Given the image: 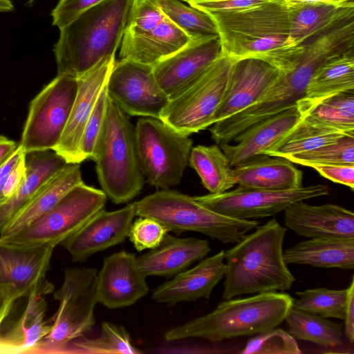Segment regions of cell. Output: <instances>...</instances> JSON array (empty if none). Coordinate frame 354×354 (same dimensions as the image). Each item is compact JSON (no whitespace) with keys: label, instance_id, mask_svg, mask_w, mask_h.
<instances>
[{"label":"cell","instance_id":"6da1fadb","mask_svg":"<svg viewBox=\"0 0 354 354\" xmlns=\"http://www.w3.org/2000/svg\"><path fill=\"white\" fill-rule=\"evenodd\" d=\"M208 14L216 24L223 55L234 62L259 59L284 73L294 66L301 53V44L290 43L288 0Z\"/></svg>","mask_w":354,"mask_h":354},{"label":"cell","instance_id":"7a4b0ae2","mask_svg":"<svg viewBox=\"0 0 354 354\" xmlns=\"http://www.w3.org/2000/svg\"><path fill=\"white\" fill-rule=\"evenodd\" d=\"M255 229L225 252L224 299L285 291L295 281L283 257L287 229L275 218Z\"/></svg>","mask_w":354,"mask_h":354},{"label":"cell","instance_id":"3957f363","mask_svg":"<svg viewBox=\"0 0 354 354\" xmlns=\"http://www.w3.org/2000/svg\"><path fill=\"white\" fill-rule=\"evenodd\" d=\"M131 0H104L60 30L54 53L57 75L78 78L119 47Z\"/></svg>","mask_w":354,"mask_h":354},{"label":"cell","instance_id":"277c9868","mask_svg":"<svg viewBox=\"0 0 354 354\" xmlns=\"http://www.w3.org/2000/svg\"><path fill=\"white\" fill-rule=\"evenodd\" d=\"M294 300L290 295L277 291L225 299L211 313L171 328L165 339L171 342L199 337L220 342L257 335L279 326Z\"/></svg>","mask_w":354,"mask_h":354},{"label":"cell","instance_id":"5b68a950","mask_svg":"<svg viewBox=\"0 0 354 354\" xmlns=\"http://www.w3.org/2000/svg\"><path fill=\"white\" fill-rule=\"evenodd\" d=\"M93 160L102 190L113 203H127L142 189L135 127L109 98Z\"/></svg>","mask_w":354,"mask_h":354},{"label":"cell","instance_id":"8992f818","mask_svg":"<svg viewBox=\"0 0 354 354\" xmlns=\"http://www.w3.org/2000/svg\"><path fill=\"white\" fill-rule=\"evenodd\" d=\"M133 203L136 216L152 218L168 232H196L223 243L239 242L248 232L259 225L255 220L218 214L194 197L169 189L157 191Z\"/></svg>","mask_w":354,"mask_h":354},{"label":"cell","instance_id":"52a82bcc","mask_svg":"<svg viewBox=\"0 0 354 354\" xmlns=\"http://www.w3.org/2000/svg\"><path fill=\"white\" fill-rule=\"evenodd\" d=\"M97 270L91 268H68L62 286L55 292L58 309L50 329L32 353H64L69 343L88 333L95 324L97 301Z\"/></svg>","mask_w":354,"mask_h":354},{"label":"cell","instance_id":"ba28073f","mask_svg":"<svg viewBox=\"0 0 354 354\" xmlns=\"http://www.w3.org/2000/svg\"><path fill=\"white\" fill-rule=\"evenodd\" d=\"M137 155L147 182L162 189L178 185L193 146L189 135L160 118L143 117L135 127Z\"/></svg>","mask_w":354,"mask_h":354},{"label":"cell","instance_id":"9c48e42d","mask_svg":"<svg viewBox=\"0 0 354 354\" xmlns=\"http://www.w3.org/2000/svg\"><path fill=\"white\" fill-rule=\"evenodd\" d=\"M234 61L225 55L169 99L160 119L190 135L212 125L229 86Z\"/></svg>","mask_w":354,"mask_h":354},{"label":"cell","instance_id":"30bf717a","mask_svg":"<svg viewBox=\"0 0 354 354\" xmlns=\"http://www.w3.org/2000/svg\"><path fill=\"white\" fill-rule=\"evenodd\" d=\"M106 200L102 189L82 182L69 190L39 218L16 234L0 236V241L19 246L55 247L104 209Z\"/></svg>","mask_w":354,"mask_h":354},{"label":"cell","instance_id":"8fae6325","mask_svg":"<svg viewBox=\"0 0 354 354\" xmlns=\"http://www.w3.org/2000/svg\"><path fill=\"white\" fill-rule=\"evenodd\" d=\"M77 78L57 75L31 100L20 145L25 153L53 149L68 121Z\"/></svg>","mask_w":354,"mask_h":354},{"label":"cell","instance_id":"7c38bea8","mask_svg":"<svg viewBox=\"0 0 354 354\" xmlns=\"http://www.w3.org/2000/svg\"><path fill=\"white\" fill-rule=\"evenodd\" d=\"M329 192V187L322 184L284 190L238 186L231 191L194 196V198L218 214L238 219L252 220L274 216L295 202L326 196Z\"/></svg>","mask_w":354,"mask_h":354},{"label":"cell","instance_id":"4fadbf2b","mask_svg":"<svg viewBox=\"0 0 354 354\" xmlns=\"http://www.w3.org/2000/svg\"><path fill=\"white\" fill-rule=\"evenodd\" d=\"M106 89L110 100L132 116L160 118L169 100L156 79L153 66L131 59L115 62Z\"/></svg>","mask_w":354,"mask_h":354},{"label":"cell","instance_id":"5bb4252c","mask_svg":"<svg viewBox=\"0 0 354 354\" xmlns=\"http://www.w3.org/2000/svg\"><path fill=\"white\" fill-rule=\"evenodd\" d=\"M115 62V55L106 56L77 78V93L68 121L59 142L53 149L68 163L80 164L84 160L80 149L82 134Z\"/></svg>","mask_w":354,"mask_h":354},{"label":"cell","instance_id":"9a60e30c","mask_svg":"<svg viewBox=\"0 0 354 354\" xmlns=\"http://www.w3.org/2000/svg\"><path fill=\"white\" fill-rule=\"evenodd\" d=\"M135 254L120 251L104 259L97 274V301L109 309L136 304L149 292Z\"/></svg>","mask_w":354,"mask_h":354},{"label":"cell","instance_id":"2e32d148","mask_svg":"<svg viewBox=\"0 0 354 354\" xmlns=\"http://www.w3.org/2000/svg\"><path fill=\"white\" fill-rule=\"evenodd\" d=\"M136 216L133 203L115 211L102 209L60 245L73 262H84L95 253L124 242Z\"/></svg>","mask_w":354,"mask_h":354},{"label":"cell","instance_id":"e0dca14e","mask_svg":"<svg viewBox=\"0 0 354 354\" xmlns=\"http://www.w3.org/2000/svg\"><path fill=\"white\" fill-rule=\"evenodd\" d=\"M223 55L219 35L190 40L181 49L153 66V71L160 88L171 99Z\"/></svg>","mask_w":354,"mask_h":354},{"label":"cell","instance_id":"ac0fdd59","mask_svg":"<svg viewBox=\"0 0 354 354\" xmlns=\"http://www.w3.org/2000/svg\"><path fill=\"white\" fill-rule=\"evenodd\" d=\"M280 73L277 68L259 59L246 58L234 62L228 88L215 113L213 123L225 120L257 102Z\"/></svg>","mask_w":354,"mask_h":354},{"label":"cell","instance_id":"d6986e66","mask_svg":"<svg viewBox=\"0 0 354 354\" xmlns=\"http://www.w3.org/2000/svg\"><path fill=\"white\" fill-rule=\"evenodd\" d=\"M55 246H19L0 241V283L46 295L53 285L46 278Z\"/></svg>","mask_w":354,"mask_h":354},{"label":"cell","instance_id":"ffe728a7","mask_svg":"<svg viewBox=\"0 0 354 354\" xmlns=\"http://www.w3.org/2000/svg\"><path fill=\"white\" fill-rule=\"evenodd\" d=\"M285 225L307 238L354 237V214L335 204L310 205L295 202L284 209Z\"/></svg>","mask_w":354,"mask_h":354},{"label":"cell","instance_id":"44dd1931","mask_svg":"<svg viewBox=\"0 0 354 354\" xmlns=\"http://www.w3.org/2000/svg\"><path fill=\"white\" fill-rule=\"evenodd\" d=\"M225 251L203 259L189 270L160 285L151 299L172 306L181 301H192L200 298L209 299L214 288L224 277Z\"/></svg>","mask_w":354,"mask_h":354},{"label":"cell","instance_id":"7402d4cb","mask_svg":"<svg viewBox=\"0 0 354 354\" xmlns=\"http://www.w3.org/2000/svg\"><path fill=\"white\" fill-rule=\"evenodd\" d=\"M210 250L207 240L167 233L157 247L136 257V261L146 277L171 278L203 259Z\"/></svg>","mask_w":354,"mask_h":354},{"label":"cell","instance_id":"603a6c76","mask_svg":"<svg viewBox=\"0 0 354 354\" xmlns=\"http://www.w3.org/2000/svg\"><path fill=\"white\" fill-rule=\"evenodd\" d=\"M301 118L297 106L268 117L246 129L233 140L219 145L231 167L263 155L266 149L287 133Z\"/></svg>","mask_w":354,"mask_h":354},{"label":"cell","instance_id":"cb8c5ba5","mask_svg":"<svg viewBox=\"0 0 354 354\" xmlns=\"http://www.w3.org/2000/svg\"><path fill=\"white\" fill-rule=\"evenodd\" d=\"M236 185L250 189L284 190L303 186V172L288 159L260 155L233 167Z\"/></svg>","mask_w":354,"mask_h":354},{"label":"cell","instance_id":"d4e9b609","mask_svg":"<svg viewBox=\"0 0 354 354\" xmlns=\"http://www.w3.org/2000/svg\"><path fill=\"white\" fill-rule=\"evenodd\" d=\"M190 41L189 37L166 17L152 30L140 35H123L120 59L154 66L175 53Z\"/></svg>","mask_w":354,"mask_h":354},{"label":"cell","instance_id":"484cf974","mask_svg":"<svg viewBox=\"0 0 354 354\" xmlns=\"http://www.w3.org/2000/svg\"><path fill=\"white\" fill-rule=\"evenodd\" d=\"M82 182L80 164L68 163L8 221L1 230L0 236L12 235L28 227L52 209L69 190Z\"/></svg>","mask_w":354,"mask_h":354},{"label":"cell","instance_id":"4316f807","mask_svg":"<svg viewBox=\"0 0 354 354\" xmlns=\"http://www.w3.org/2000/svg\"><path fill=\"white\" fill-rule=\"evenodd\" d=\"M290 32V43L297 46L313 35L336 22L354 15V1H303L288 0Z\"/></svg>","mask_w":354,"mask_h":354},{"label":"cell","instance_id":"83f0119b","mask_svg":"<svg viewBox=\"0 0 354 354\" xmlns=\"http://www.w3.org/2000/svg\"><path fill=\"white\" fill-rule=\"evenodd\" d=\"M286 263L317 268H354V237H322L302 241L283 251Z\"/></svg>","mask_w":354,"mask_h":354},{"label":"cell","instance_id":"f1b7e54d","mask_svg":"<svg viewBox=\"0 0 354 354\" xmlns=\"http://www.w3.org/2000/svg\"><path fill=\"white\" fill-rule=\"evenodd\" d=\"M24 160L26 176L24 183L8 201L0 205V232L49 179L68 164L53 149L25 153Z\"/></svg>","mask_w":354,"mask_h":354},{"label":"cell","instance_id":"f546056e","mask_svg":"<svg viewBox=\"0 0 354 354\" xmlns=\"http://www.w3.org/2000/svg\"><path fill=\"white\" fill-rule=\"evenodd\" d=\"M353 89L354 50L333 57L318 67L297 107L302 117L324 99Z\"/></svg>","mask_w":354,"mask_h":354},{"label":"cell","instance_id":"4dcf8cb0","mask_svg":"<svg viewBox=\"0 0 354 354\" xmlns=\"http://www.w3.org/2000/svg\"><path fill=\"white\" fill-rule=\"evenodd\" d=\"M44 295L32 292L26 307L8 330L0 333V353H32L50 329L45 321L46 301Z\"/></svg>","mask_w":354,"mask_h":354},{"label":"cell","instance_id":"1f68e13d","mask_svg":"<svg viewBox=\"0 0 354 354\" xmlns=\"http://www.w3.org/2000/svg\"><path fill=\"white\" fill-rule=\"evenodd\" d=\"M189 164L209 194H221L236 185L233 168L218 145L192 147Z\"/></svg>","mask_w":354,"mask_h":354},{"label":"cell","instance_id":"d6a6232c","mask_svg":"<svg viewBox=\"0 0 354 354\" xmlns=\"http://www.w3.org/2000/svg\"><path fill=\"white\" fill-rule=\"evenodd\" d=\"M301 118L319 128L354 136V89L324 99Z\"/></svg>","mask_w":354,"mask_h":354},{"label":"cell","instance_id":"836d02e7","mask_svg":"<svg viewBox=\"0 0 354 354\" xmlns=\"http://www.w3.org/2000/svg\"><path fill=\"white\" fill-rule=\"evenodd\" d=\"M288 333L295 338L314 342L324 346L342 344V325L326 317L291 307L285 319Z\"/></svg>","mask_w":354,"mask_h":354},{"label":"cell","instance_id":"e575fe53","mask_svg":"<svg viewBox=\"0 0 354 354\" xmlns=\"http://www.w3.org/2000/svg\"><path fill=\"white\" fill-rule=\"evenodd\" d=\"M348 136L315 127L302 118L283 137L265 150L263 155L288 158L310 151Z\"/></svg>","mask_w":354,"mask_h":354},{"label":"cell","instance_id":"d590c367","mask_svg":"<svg viewBox=\"0 0 354 354\" xmlns=\"http://www.w3.org/2000/svg\"><path fill=\"white\" fill-rule=\"evenodd\" d=\"M86 354H138L142 351L133 346L130 335L125 328L111 322L102 324L100 335L93 339L83 337L69 343L64 353Z\"/></svg>","mask_w":354,"mask_h":354},{"label":"cell","instance_id":"8d00e7d4","mask_svg":"<svg viewBox=\"0 0 354 354\" xmlns=\"http://www.w3.org/2000/svg\"><path fill=\"white\" fill-rule=\"evenodd\" d=\"M164 15L183 31L190 40L218 35L211 16L202 10L187 6L180 0H156Z\"/></svg>","mask_w":354,"mask_h":354},{"label":"cell","instance_id":"74e56055","mask_svg":"<svg viewBox=\"0 0 354 354\" xmlns=\"http://www.w3.org/2000/svg\"><path fill=\"white\" fill-rule=\"evenodd\" d=\"M348 291V287L340 290L319 288L297 292L299 299L294 300L292 307L326 318L344 320Z\"/></svg>","mask_w":354,"mask_h":354},{"label":"cell","instance_id":"f35d334b","mask_svg":"<svg viewBox=\"0 0 354 354\" xmlns=\"http://www.w3.org/2000/svg\"><path fill=\"white\" fill-rule=\"evenodd\" d=\"M292 163L313 167L315 165H354V136L338 140L310 151L286 158Z\"/></svg>","mask_w":354,"mask_h":354},{"label":"cell","instance_id":"ab89813d","mask_svg":"<svg viewBox=\"0 0 354 354\" xmlns=\"http://www.w3.org/2000/svg\"><path fill=\"white\" fill-rule=\"evenodd\" d=\"M241 354H300L295 339L281 328H271L249 339Z\"/></svg>","mask_w":354,"mask_h":354},{"label":"cell","instance_id":"60d3db41","mask_svg":"<svg viewBox=\"0 0 354 354\" xmlns=\"http://www.w3.org/2000/svg\"><path fill=\"white\" fill-rule=\"evenodd\" d=\"M165 18L156 0H131L123 35L147 33L154 29Z\"/></svg>","mask_w":354,"mask_h":354},{"label":"cell","instance_id":"b9f144b4","mask_svg":"<svg viewBox=\"0 0 354 354\" xmlns=\"http://www.w3.org/2000/svg\"><path fill=\"white\" fill-rule=\"evenodd\" d=\"M168 232L167 228L156 220L138 216L132 222L128 237L135 248L141 252L157 247Z\"/></svg>","mask_w":354,"mask_h":354},{"label":"cell","instance_id":"7bdbcfd3","mask_svg":"<svg viewBox=\"0 0 354 354\" xmlns=\"http://www.w3.org/2000/svg\"><path fill=\"white\" fill-rule=\"evenodd\" d=\"M109 97L106 86L100 93L84 128L80 145L84 160L92 159L104 120Z\"/></svg>","mask_w":354,"mask_h":354},{"label":"cell","instance_id":"ee69618b","mask_svg":"<svg viewBox=\"0 0 354 354\" xmlns=\"http://www.w3.org/2000/svg\"><path fill=\"white\" fill-rule=\"evenodd\" d=\"M104 1L59 0L51 12L53 25L61 29L86 10Z\"/></svg>","mask_w":354,"mask_h":354},{"label":"cell","instance_id":"f6af8a7d","mask_svg":"<svg viewBox=\"0 0 354 354\" xmlns=\"http://www.w3.org/2000/svg\"><path fill=\"white\" fill-rule=\"evenodd\" d=\"M270 0H213L189 3L190 6L205 12L234 11L263 4Z\"/></svg>","mask_w":354,"mask_h":354},{"label":"cell","instance_id":"bcb514c9","mask_svg":"<svg viewBox=\"0 0 354 354\" xmlns=\"http://www.w3.org/2000/svg\"><path fill=\"white\" fill-rule=\"evenodd\" d=\"M312 168L322 176L334 183L346 185L353 190L354 165H315Z\"/></svg>","mask_w":354,"mask_h":354},{"label":"cell","instance_id":"7dc6e473","mask_svg":"<svg viewBox=\"0 0 354 354\" xmlns=\"http://www.w3.org/2000/svg\"><path fill=\"white\" fill-rule=\"evenodd\" d=\"M26 290L15 284L0 283V327L9 315L15 301L24 297H28Z\"/></svg>","mask_w":354,"mask_h":354},{"label":"cell","instance_id":"c3c4849f","mask_svg":"<svg viewBox=\"0 0 354 354\" xmlns=\"http://www.w3.org/2000/svg\"><path fill=\"white\" fill-rule=\"evenodd\" d=\"M24 157L25 156L12 170L7 178L2 194L1 205L16 193L26 178V170Z\"/></svg>","mask_w":354,"mask_h":354},{"label":"cell","instance_id":"681fc988","mask_svg":"<svg viewBox=\"0 0 354 354\" xmlns=\"http://www.w3.org/2000/svg\"><path fill=\"white\" fill-rule=\"evenodd\" d=\"M348 296L345 311V335L351 344L354 342V279L353 277L348 286Z\"/></svg>","mask_w":354,"mask_h":354},{"label":"cell","instance_id":"f907efd6","mask_svg":"<svg viewBox=\"0 0 354 354\" xmlns=\"http://www.w3.org/2000/svg\"><path fill=\"white\" fill-rule=\"evenodd\" d=\"M25 152L19 144L17 150L10 158L0 167V205H1L2 194L6 185L7 178L18 162L24 158Z\"/></svg>","mask_w":354,"mask_h":354},{"label":"cell","instance_id":"816d5d0a","mask_svg":"<svg viewBox=\"0 0 354 354\" xmlns=\"http://www.w3.org/2000/svg\"><path fill=\"white\" fill-rule=\"evenodd\" d=\"M19 144L6 136H0V167L17 150Z\"/></svg>","mask_w":354,"mask_h":354},{"label":"cell","instance_id":"f5cc1de1","mask_svg":"<svg viewBox=\"0 0 354 354\" xmlns=\"http://www.w3.org/2000/svg\"><path fill=\"white\" fill-rule=\"evenodd\" d=\"M14 6L11 0H0V12H10Z\"/></svg>","mask_w":354,"mask_h":354},{"label":"cell","instance_id":"db71d44e","mask_svg":"<svg viewBox=\"0 0 354 354\" xmlns=\"http://www.w3.org/2000/svg\"><path fill=\"white\" fill-rule=\"evenodd\" d=\"M182 1H186L188 3H190L203 2V1H213V0H182Z\"/></svg>","mask_w":354,"mask_h":354},{"label":"cell","instance_id":"11a10c76","mask_svg":"<svg viewBox=\"0 0 354 354\" xmlns=\"http://www.w3.org/2000/svg\"><path fill=\"white\" fill-rule=\"evenodd\" d=\"M297 1H330V0H297Z\"/></svg>","mask_w":354,"mask_h":354},{"label":"cell","instance_id":"9f6ffc18","mask_svg":"<svg viewBox=\"0 0 354 354\" xmlns=\"http://www.w3.org/2000/svg\"><path fill=\"white\" fill-rule=\"evenodd\" d=\"M333 1H350V0H330Z\"/></svg>","mask_w":354,"mask_h":354},{"label":"cell","instance_id":"6f0895ef","mask_svg":"<svg viewBox=\"0 0 354 354\" xmlns=\"http://www.w3.org/2000/svg\"><path fill=\"white\" fill-rule=\"evenodd\" d=\"M34 0H30V3H32Z\"/></svg>","mask_w":354,"mask_h":354}]
</instances>
